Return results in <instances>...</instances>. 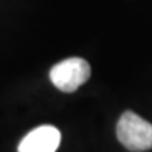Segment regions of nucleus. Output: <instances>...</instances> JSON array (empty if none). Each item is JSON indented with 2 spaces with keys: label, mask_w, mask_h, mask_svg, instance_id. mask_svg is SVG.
<instances>
[{
  "label": "nucleus",
  "mask_w": 152,
  "mask_h": 152,
  "mask_svg": "<svg viewBox=\"0 0 152 152\" xmlns=\"http://www.w3.org/2000/svg\"><path fill=\"white\" fill-rule=\"evenodd\" d=\"M90 64L82 58H68L58 62L50 70V81L61 92L72 93L90 78Z\"/></svg>",
  "instance_id": "f03ea898"
},
{
  "label": "nucleus",
  "mask_w": 152,
  "mask_h": 152,
  "mask_svg": "<svg viewBox=\"0 0 152 152\" xmlns=\"http://www.w3.org/2000/svg\"><path fill=\"white\" fill-rule=\"evenodd\" d=\"M118 141L130 152L152 149V124L135 112H124L116 124Z\"/></svg>",
  "instance_id": "f257e3e1"
},
{
  "label": "nucleus",
  "mask_w": 152,
  "mask_h": 152,
  "mask_svg": "<svg viewBox=\"0 0 152 152\" xmlns=\"http://www.w3.org/2000/svg\"><path fill=\"white\" fill-rule=\"evenodd\" d=\"M61 144L58 127L44 124L28 132L19 143L17 152H56Z\"/></svg>",
  "instance_id": "7ed1b4c3"
}]
</instances>
